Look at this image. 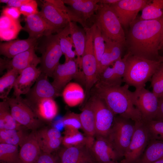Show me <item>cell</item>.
<instances>
[{"label":"cell","mask_w":163,"mask_h":163,"mask_svg":"<svg viewBox=\"0 0 163 163\" xmlns=\"http://www.w3.org/2000/svg\"><path fill=\"white\" fill-rule=\"evenodd\" d=\"M163 17L153 20L136 19L126 35L125 45L131 55L162 61L159 54L163 32Z\"/></svg>","instance_id":"6da1fadb"},{"label":"cell","mask_w":163,"mask_h":163,"mask_svg":"<svg viewBox=\"0 0 163 163\" xmlns=\"http://www.w3.org/2000/svg\"><path fill=\"white\" fill-rule=\"evenodd\" d=\"M129 86H109L97 81L92 88L93 95L102 100L115 116H119L135 122L142 121L141 114L134 105Z\"/></svg>","instance_id":"7a4b0ae2"},{"label":"cell","mask_w":163,"mask_h":163,"mask_svg":"<svg viewBox=\"0 0 163 163\" xmlns=\"http://www.w3.org/2000/svg\"><path fill=\"white\" fill-rule=\"evenodd\" d=\"M162 62L132 55L129 53L126 60L123 82L136 89L144 87Z\"/></svg>","instance_id":"3957f363"},{"label":"cell","mask_w":163,"mask_h":163,"mask_svg":"<svg viewBox=\"0 0 163 163\" xmlns=\"http://www.w3.org/2000/svg\"><path fill=\"white\" fill-rule=\"evenodd\" d=\"M94 23L103 36L124 46L126 35L117 16L109 5L99 3Z\"/></svg>","instance_id":"277c9868"},{"label":"cell","mask_w":163,"mask_h":163,"mask_svg":"<svg viewBox=\"0 0 163 163\" xmlns=\"http://www.w3.org/2000/svg\"><path fill=\"white\" fill-rule=\"evenodd\" d=\"M129 120L119 116H115L107 137L120 158L124 157L134 131V124Z\"/></svg>","instance_id":"5b68a950"},{"label":"cell","mask_w":163,"mask_h":163,"mask_svg":"<svg viewBox=\"0 0 163 163\" xmlns=\"http://www.w3.org/2000/svg\"><path fill=\"white\" fill-rule=\"evenodd\" d=\"M86 36L85 46L82 58V69L84 78L86 91L88 94L98 80L97 64L94 43V29L85 30Z\"/></svg>","instance_id":"8992f818"},{"label":"cell","mask_w":163,"mask_h":163,"mask_svg":"<svg viewBox=\"0 0 163 163\" xmlns=\"http://www.w3.org/2000/svg\"><path fill=\"white\" fill-rule=\"evenodd\" d=\"M42 47V55L39 69L41 73L48 77H52L60 59L63 55L59 42L58 35L51 34L46 36Z\"/></svg>","instance_id":"52a82bcc"},{"label":"cell","mask_w":163,"mask_h":163,"mask_svg":"<svg viewBox=\"0 0 163 163\" xmlns=\"http://www.w3.org/2000/svg\"><path fill=\"white\" fill-rule=\"evenodd\" d=\"M5 99L10 107L12 116L22 126L32 131L36 130L42 124L31 109L21 96L8 97Z\"/></svg>","instance_id":"ba28073f"},{"label":"cell","mask_w":163,"mask_h":163,"mask_svg":"<svg viewBox=\"0 0 163 163\" xmlns=\"http://www.w3.org/2000/svg\"><path fill=\"white\" fill-rule=\"evenodd\" d=\"M134 125L133 137L124 156L125 163H135L143 154L151 139L144 122H135Z\"/></svg>","instance_id":"9c48e42d"},{"label":"cell","mask_w":163,"mask_h":163,"mask_svg":"<svg viewBox=\"0 0 163 163\" xmlns=\"http://www.w3.org/2000/svg\"><path fill=\"white\" fill-rule=\"evenodd\" d=\"M131 97L134 105L140 112L143 122L155 119L158 110V98L152 92L142 87L131 91Z\"/></svg>","instance_id":"30bf717a"},{"label":"cell","mask_w":163,"mask_h":163,"mask_svg":"<svg viewBox=\"0 0 163 163\" xmlns=\"http://www.w3.org/2000/svg\"><path fill=\"white\" fill-rule=\"evenodd\" d=\"M94 111L96 136L107 137L113 123L115 116L104 102L93 95L89 100Z\"/></svg>","instance_id":"8fae6325"},{"label":"cell","mask_w":163,"mask_h":163,"mask_svg":"<svg viewBox=\"0 0 163 163\" xmlns=\"http://www.w3.org/2000/svg\"><path fill=\"white\" fill-rule=\"evenodd\" d=\"M151 1L149 0H120L116 4L110 6L122 26L127 28L136 20L139 12Z\"/></svg>","instance_id":"7c38bea8"},{"label":"cell","mask_w":163,"mask_h":163,"mask_svg":"<svg viewBox=\"0 0 163 163\" xmlns=\"http://www.w3.org/2000/svg\"><path fill=\"white\" fill-rule=\"evenodd\" d=\"M39 14L43 18L48 27L49 35L62 30L70 21L59 9L49 2L44 0Z\"/></svg>","instance_id":"4fadbf2b"},{"label":"cell","mask_w":163,"mask_h":163,"mask_svg":"<svg viewBox=\"0 0 163 163\" xmlns=\"http://www.w3.org/2000/svg\"><path fill=\"white\" fill-rule=\"evenodd\" d=\"M48 76L41 73L34 86L26 94L24 100L28 105L35 103L42 100L54 98L60 93L50 82Z\"/></svg>","instance_id":"5bb4252c"},{"label":"cell","mask_w":163,"mask_h":163,"mask_svg":"<svg viewBox=\"0 0 163 163\" xmlns=\"http://www.w3.org/2000/svg\"><path fill=\"white\" fill-rule=\"evenodd\" d=\"M76 59L69 60L62 64H59L56 68L52 77V84L60 93L69 82L80 74Z\"/></svg>","instance_id":"9a60e30c"},{"label":"cell","mask_w":163,"mask_h":163,"mask_svg":"<svg viewBox=\"0 0 163 163\" xmlns=\"http://www.w3.org/2000/svg\"><path fill=\"white\" fill-rule=\"evenodd\" d=\"M34 49L35 47L30 48L15 56L11 60L1 59V71L5 69L8 70L14 69L20 73L28 67H36L40 63L41 58L36 54Z\"/></svg>","instance_id":"2e32d148"},{"label":"cell","mask_w":163,"mask_h":163,"mask_svg":"<svg viewBox=\"0 0 163 163\" xmlns=\"http://www.w3.org/2000/svg\"><path fill=\"white\" fill-rule=\"evenodd\" d=\"M56 160L58 163L96 162L93 156L91 148L86 145L64 147L59 152Z\"/></svg>","instance_id":"e0dca14e"},{"label":"cell","mask_w":163,"mask_h":163,"mask_svg":"<svg viewBox=\"0 0 163 163\" xmlns=\"http://www.w3.org/2000/svg\"><path fill=\"white\" fill-rule=\"evenodd\" d=\"M129 54L127 53L123 58H120L105 69L99 75L97 81L109 86H121L123 82L126 60Z\"/></svg>","instance_id":"ac0fdd59"},{"label":"cell","mask_w":163,"mask_h":163,"mask_svg":"<svg viewBox=\"0 0 163 163\" xmlns=\"http://www.w3.org/2000/svg\"><path fill=\"white\" fill-rule=\"evenodd\" d=\"M91 151L97 163H110L120 158L107 137L96 136Z\"/></svg>","instance_id":"d6986e66"},{"label":"cell","mask_w":163,"mask_h":163,"mask_svg":"<svg viewBox=\"0 0 163 163\" xmlns=\"http://www.w3.org/2000/svg\"><path fill=\"white\" fill-rule=\"evenodd\" d=\"M41 73L39 68L33 66L22 70L17 77L13 88L14 96L26 94Z\"/></svg>","instance_id":"ffe728a7"},{"label":"cell","mask_w":163,"mask_h":163,"mask_svg":"<svg viewBox=\"0 0 163 163\" xmlns=\"http://www.w3.org/2000/svg\"><path fill=\"white\" fill-rule=\"evenodd\" d=\"M20 147L19 163H35L41 152L35 131L28 134Z\"/></svg>","instance_id":"44dd1931"},{"label":"cell","mask_w":163,"mask_h":163,"mask_svg":"<svg viewBox=\"0 0 163 163\" xmlns=\"http://www.w3.org/2000/svg\"><path fill=\"white\" fill-rule=\"evenodd\" d=\"M86 24L87 20L98 10L100 0H63Z\"/></svg>","instance_id":"7402d4cb"},{"label":"cell","mask_w":163,"mask_h":163,"mask_svg":"<svg viewBox=\"0 0 163 163\" xmlns=\"http://www.w3.org/2000/svg\"><path fill=\"white\" fill-rule=\"evenodd\" d=\"M103 36L105 47L101 61L98 76L107 67L112 65L115 62L121 57L123 47L124 46L119 42Z\"/></svg>","instance_id":"603a6c76"},{"label":"cell","mask_w":163,"mask_h":163,"mask_svg":"<svg viewBox=\"0 0 163 163\" xmlns=\"http://www.w3.org/2000/svg\"><path fill=\"white\" fill-rule=\"evenodd\" d=\"M37 40L29 37L23 40H17L1 43V55L12 58L17 54L35 47Z\"/></svg>","instance_id":"cb8c5ba5"},{"label":"cell","mask_w":163,"mask_h":163,"mask_svg":"<svg viewBox=\"0 0 163 163\" xmlns=\"http://www.w3.org/2000/svg\"><path fill=\"white\" fill-rule=\"evenodd\" d=\"M28 105L42 121H52L58 113V106L54 98L43 99Z\"/></svg>","instance_id":"d4e9b609"},{"label":"cell","mask_w":163,"mask_h":163,"mask_svg":"<svg viewBox=\"0 0 163 163\" xmlns=\"http://www.w3.org/2000/svg\"><path fill=\"white\" fill-rule=\"evenodd\" d=\"M23 29L28 33L29 37L36 40L43 35H49L47 25L39 12L27 17Z\"/></svg>","instance_id":"484cf974"},{"label":"cell","mask_w":163,"mask_h":163,"mask_svg":"<svg viewBox=\"0 0 163 163\" xmlns=\"http://www.w3.org/2000/svg\"><path fill=\"white\" fill-rule=\"evenodd\" d=\"M70 34L77 56L76 60L80 69H82V57L85 49L86 36L84 30L81 29L76 22L70 21L69 23Z\"/></svg>","instance_id":"4316f807"},{"label":"cell","mask_w":163,"mask_h":163,"mask_svg":"<svg viewBox=\"0 0 163 163\" xmlns=\"http://www.w3.org/2000/svg\"><path fill=\"white\" fill-rule=\"evenodd\" d=\"M63 100L69 106L74 107L82 102L85 98V93L82 87L75 82H70L63 90Z\"/></svg>","instance_id":"83f0119b"},{"label":"cell","mask_w":163,"mask_h":163,"mask_svg":"<svg viewBox=\"0 0 163 163\" xmlns=\"http://www.w3.org/2000/svg\"><path fill=\"white\" fill-rule=\"evenodd\" d=\"M163 159V140L150 139L143 154L135 163H150Z\"/></svg>","instance_id":"f1b7e54d"},{"label":"cell","mask_w":163,"mask_h":163,"mask_svg":"<svg viewBox=\"0 0 163 163\" xmlns=\"http://www.w3.org/2000/svg\"><path fill=\"white\" fill-rule=\"evenodd\" d=\"M64 133L62 143L65 147L86 145L91 148L95 139L84 135L79 130H65Z\"/></svg>","instance_id":"f546056e"},{"label":"cell","mask_w":163,"mask_h":163,"mask_svg":"<svg viewBox=\"0 0 163 163\" xmlns=\"http://www.w3.org/2000/svg\"><path fill=\"white\" fill-rule=\"evenodd\" d=\"M82 129L87 136L94 138L96 130L93 109L90 101L87 103L79 114Z\"/></svg>","instance_id":"4dcf8cb0"},{"label":"cell","mask_w":163,"mask_h":163,"mask_svg":"<svg viewBox=\"0 0 163 163\" xmlns=\"http://www.w3.org/2000/svg\"><path fill=\"white\" fill-rule=\"evenodd\" d=\"M22 126L12 116L7 100H3L0 102V129H20Z\"/></svg>","instance_id":"1f68e13d"},{"label":"cell","mask_w":163,"mask_h":163,"mask_svg":"<svg viewBox=\"0 0 163 163\" xmlns=\"http://www.w3.org/2000/svg\"><path fill=\"white\" fill-rule=\"evenodd\" d=\"M57 34L60 48L65 56V62L75 59L76 54L75 51L73 50L74 46L70 35L69 24Z\"/></svg>","instance_id":"d6a6232c"},{"label":"cell","mask_w":163,"mask_h":163,"mask_svg":"<svg viewBox=\"0 0 163 163\" xmlns=\"http://www.w3.org/2000/svg\"><path fill=\"white\" fill-rule=\"evenodd\" d=\"M29 134L22 129H0V143L20 146Z\"/></svg>","instance_id":"836d02e7"},{"label":"cell","mask_w":163,"mask_h":163,"mask_svg":"<svg viewBox=\"0 0 163 163\" xmlns=\"http://www.w3.org/2000/svg\"><path fill=\"white\" fill-rule=\"evenodd\" d=\"M163 17V0H153L146 5L142 10L140 20L158 19Z\"/></svg>","instance_id":"e575fe53"},{"label":"cell","mask_w":163,"mask_h":163,"mask_svg":"<svg viewBox=\"0 0 163 163\" xmlns=\"http://www.w3.org/2000/svg\"><path fill=\"white\" fill-rule=\"evenodd\" d=\"M19 73L14 69L8 70L0 78V98L3 100L8 97L11 89L13 88L16 79Z\"/></svg>","instance_id":"d590c367"},{"label":"cell","mask_w":163,"mask_h":163,"mask_svg":"<svg viewBox=\"0 0 163 163\" xmlns=\"http://www.w3.org/2000/svg\"><path fill=\"white\" fill-rule=\"evenodd\" d=\"M18 146L0 143V160L2 163H19Z\"/></svg>","instance_id":"8d00e7d4"},{"label":"cell","mask_w":163,"mask_h":163,"mask_svg":"<svg viewBox=\"0 0 163 163\" xmlns=\"http://www.w3.org/2000/svg\"><path fill=\"white\" fill-rule=\"evenodd\" d=\"M94 53L97 62L98 75L101 61L104 51L105 45L102 33L96 25L94 34Z\"/></svg>","instance_id":"74e56055"},{"label":"cell","mask_w":163,"mask_h":163,"mask_svg":"<svg viewBox=\"0 0 163 163\" xmlns=\"http://www.w3.org/2000/svg\"><path fill=\"white\" fill-rule=\"evenodd\" d=\"M152 92L158 98L163 96V62L151 79Z\"/></svg>","instance_id":"f35d334b"},{"label":"cell","mask_w":163,"mask_h":163,"mask_svg":"<svg viewBox=\"0 0 163 163\" xmlns=\"http://www.w3.org/2000/svg\"><path fill=\"white\" fill-rule=\"evenodd\" d=\"M60 10L68 18L70 21L78 22L83 27V28L87 27L82 20L71 8L67 7L61 0H49Z\"/></svg>","instance_id":"ab89813d"},{"label":"cell","mask_w":163,"mask_h":163,"mask_svg":"<svg viewBox=\"0 0 163 163\" xmlns=\"http://www.w3.org/2000/svg\"><path fill=\"white\" fill-rule=\"evenodd\" d=\"M144 122L149 131L151 139L163 140V121L152 120Z\"/></svg>","instance_id":"60d3db41"},{"label":"cell","mask_w":163,"mask_h":163,"mask_svg":"<svg viewBox=\"0 0 163 163\" xmlns=\"http://www.w3.org/2000/svg\"><path fill=\"white\" fill-rule=\"evenodd\" d=\"M62 121L65 130H79L82 129L79 114L69 113L63 117Z\"/></svg>","instance_id":"b9f144b4"},{"label":"cell","mask_w":163,"mask_h":163,"mask_svg":"<svg viewBox=\"0 0 163 163\" xmlns=\"http://www.w3.org/2000/svg\"><path fill=\"white\" fill-rule=\"evenodd\" d=\"M23 28L19 20H17L10 27L0 30L1 40L8 41L15 39L20 31Z\"/></svg>","instance_id":"7bdbcfd3"},{"label":"cell","mask_w":163,"mask_h":163,"mask_svg":"<svg viewBox=\"0 0 163 163\" xmlns=\"http://www.w3.org/2000/svg\"><path fill=\"white\" fill-rule=\"evenodd\" d=\"M62 137L38 140L42 152L51 154L57 150L62 143Z\"/></svg>","instance_id":"ee69618b"},{"label":"cell","mask_w":163,"mask_h":163,"mask_svg":"<svg viewBox=\"0 0 163 163\" xmlns=\"http://www.w3.org/2000/svg\"><path fill=\"white\" fill-rule=\"evenodd\" d=\"M35 133L38 140L62 137L60 130L56 128H46L35 131Z\"/></svg>","instance_id":"f6af8a7d"},{"label":"cell","mask_w":163,"mask_h":163,"mask_svg":"<svg viewBox=\"0 0 163 163\" xmlns=\"http://www.w3.org/2000/svg\"><path fill=\"white\" fill-rule=\"evenodd\" d=\"M18 8L21 14L26 17L39 12L38 10L37 4L36 1L34 0H30Z\"/></svg>","instance_id":"bcb514c9"},{"label":"cell","mask_w":163,"mask_h":163,"mask_svg":"<svg viewBox=\"0 0 163 163\" xmlns=\"http://www.w3.org/2000/svg\"><path fill=\"white\" fill-rule=\"evenodd\" d=\"M21 14L18 8L12 7H6L3 9L2 11V15L14 20H18Z\"/></svg>","instance_id":"7dc6e473"},{"label":"cell","mask_w":163,"mask_h":163,"mask_svg":"<svg viewBox=\"0 0 163 163\" xmlns=\"http://www.w3.org/2000/svg\"><path fill=\"white\" fill-rule=\"evenodd\" d=\"M35 163H58L56 158L51 154L43 152L40 155Z\"/></svg>","instance_id":"c3c4849f"},{"label":"cell","mask_w":163,"mask_h":163,"mask_svg":"<svg viewBox=\"0 0 163 163\" xmlns=\"http://www.w3.org/2000/svg\"><path fill=\"white\" fill-rule=\"evenodd\" d=\"M17 20H14L2 15L0 18V30L5 29L12 26Z\"/></svg>","instance_id":"681fc988"},{"label":"cell","mask_w":163,"mask_h":163,"mask_svg":"<svg viewBox=\"0 0 163 163\" xmlns=\"http://www.w3.org/2000/svg\"><path fill=\"white\" fill-rule=\"evenodd\" d=\"M154 120L163 121V96L158 98L157 112Z\"/></svg>","instance_id":"f907efd6"},{"label":"cell","mask_w":163,"mask_h":163,"mask_svg":"<svg viewBox=\"0 0 163 163\" xmlns=\"http://www.w3.org/2000/svg\"><path fill=\"white\" fill-rule=\"evenodd\" d=\"M30 0H9L8 5L9 7H12L19 8L24 4L29 2Z\"/></svg>","instance_id":"816d5d0a"},{"label":"cell","mask_w":163,"mask_h":163,"mask_svg":"<svg viewBox=\"0 0 163 163\" xmlns=\"http://www.w3.org/2000/svg\"><path fill=\"white\" fill-rule=\"evenodd\" d=\"M120 0H100L99 3L111 5L117 3Z\"/></svg>","instance_id":"f5cc1de1"},{"label":"cell","mask_w":163,"mask_h":163,"mask_svg":"<svg viewBox=\"0 0 163 163\" xmlns=\"http://www.w3.org/2000/svg\"><path fill=\"white\" fill-rule=\"evenodd\" d=\"M160 50L163 51V32L161 41L160 46Z\"/></svg>","instance_id":"db71d44e"},{"label":"cell","mask_w":163,"mask_h":163,"mask_svg":"<svg viewBox=\"0 0 163 163\" xmlns=\"http://www.w3.org/2000/svg\"><path fill=\"white\" fill-rule=\"evenodd\" d=\"M110 163H125V162L123 159L120 162H118V161H112Z\"/></svg>","instance_id":"11a10c76"},{"label":"cell","mask_w":163,"mask_h":163,"mask_svg":"<svg viewBox=\"0 0 163 163\" xmlns=\"http://www.w3.org/2000/svg\"><path fill=\"white\" fill-rule=\"evenodd\" d=\"M150 163H163V159L160 160Z\"/></svg>","instance_id":"9f6ffc18"},{"label":"cell","mask_w":163,"mask_h":163,"mask_svg":"<svg viewBox=\"0 0 163 163\" xmlns=\"http://www.w3.org/2000/svg\"><path fill=\"white\" fill-rule=\"evenodd\" d=\"M9 0H0V2L5 3L7 4Z\"/></svg>","instance_id":"6f0895ef"},{"label":"cell","mask_w":163,"mask_h":163,"mask_svg":"<svg viewBox=\"0 0 163 163\" xmlns=\"http://www.w3.org/2000/svg\"><path fill=\"white\" fill-rule=\"evenodd\" d=\"M162 62H163V57L162 56Z\"/></svg>","instance_id":"680465c9"},{"label":"cell","mask_w":163,"mask_h":163,"mask_svg":"<svg viewBox=\"0 0 163 163\" xmlns=\"http://www.w3.org/2000/svg\"><path fill=\"white\" fill-rule=\"evenodd\" d=\"M97 163L96 162H91V163Z\"/></svg>","instance_id":"91938a15"}]
</instances>
